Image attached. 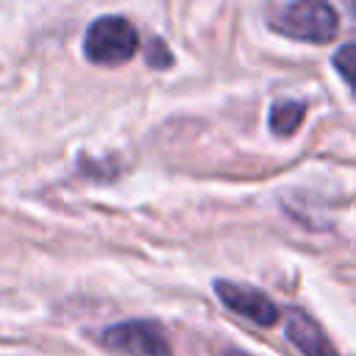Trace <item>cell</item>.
Wrapping results in <instances>:
<instances>
[{
	"instance_id": "obj_1",
	"label": "cell",
	"mask_w": 356,
	"mask_h": 356,
	"mask_svg": "<svg viewBox=\"0 0 356 356\" xmlns=\"http://www.w3.org/2000/svg\"><path fill=\"white\" fill-rule=\"evenodd\" d=\"M270 28L300 42H331L339 31V17L328 3L320 0H298L278 3L267 11Z\"/></svg>"
},
{
	"instance_id": "obj_6",
	"label": "cell",
	"mask_w": 356,
	"mask_h": 356,
	"mask_svg": "<svg viewBox=\"0 0 356 356\" xmlns=\"http://www.w3.org/2000/svg\"><path fill=\"white\" fill-rule=\"evenodd\" d=\"M303 114H306L303 103H298V100H278L270 108V131L278 134V136H289L303 122Z\"/></svg>"
},
{
	"instance_id": "obj_4",
	"label": "cell",
	"mask_w": 356,
	"mask_h": 356,
	"mask_svg": "<svg viewBox=\"0 0 356 356\" xmlns=\"http://www.w3.org/2000/svg\"><path fill=\"white\" fill-rule=\"evenodd\" d=\"M217 298L236 314L248 317L256 325H273L278 320V306L259 289L245 286V284H234V281H217L214 284Z\"/></svg>"
},
{
	"instance_id": "obj_2",
	"label": "cell",
	"mask_w": 356,
	"mask_h": 356,
	"mask_svg": "<svg viewBox=\"0 0 356 356\" xmlns=\"http://www.w3.org/2000/svg\"><path fill=\"white\" fill-rule=\"evenodd\" d=\"M136 47H139V33L134 22L117 14L97 17L83 36V53L92 64H122L134 58Z\"/></svg>"
},
{
	"instance_id": "obj_3",
	"label": "cell",
	"mask_w": 356,
	"mask_h": 356,
	"mask_svg": "<svg viewBox=\"0 0 356 356\" xmlns=\"http://www.w3.org/2000/svg\"><path fill=\"white\" fill-rule=\"evenodd\" d=\"M100 345L122 356H172L164 331L150 320H125L100 331Z\"/></svg>"
},
{
	"instance_id": "obj_8",
	"label": "cell",
	"mask_w": 356,
	"mask_h": 356,
	"mask_svg": "<svg viewBox=\"0 0 356 356\" xmlns=\"http://www.w3.org/2000/svg\"><path fill=\"white\" fill-rule=\"evenodd\" d=\"M170 61H172V56H170V50H167V44L161 42V39H153L150 44H147V64L153 67H170Z\"/></svg>"
},
{
	"instance_id": "obj_5",
	"label": "cell",
	"mask_w": 356,
	"mask_h": 356,
	"mask_svg": "<svg viewBox=\"0 0 356 356\" xmlns=\"http://www.w3.org/2000/svg\"><path fill=\"white\" fill-rule=\"evenodd\" d=\"M284 331H286V339H289L303 356H337V350H334V345L328 342V337L323 334V328H320L306 312L289 309L286 323H284Z\"/></svg>"
},
{
	"instance_id": "obj_7",
	"label": "cell",
	"mask_w": 356,
	"mask_h": 356,
	"mask_svg": "<svg viewBox=\"0 0 356 356\" xmlns=\"http://www.w3.org/2000/svg\"><path fill=\"white\" fill-rule=\"evenodd\" d=\"M334 67L337 72L350 83V89L356 92V44H345L334 53Z\"/></svg>"
}]
</instances>
